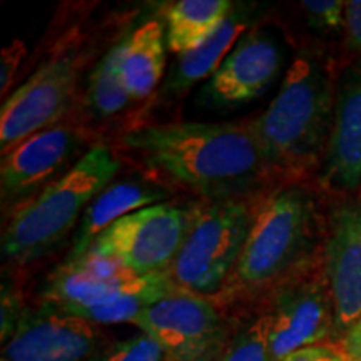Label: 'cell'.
Returning a JSON list of instances; mask_svg holds the SVG:
<instances>
[{
	"label": "cell",
	"instance_id": "obj_3",
	"mask_svg": "<svg viewBox=\"0 0 361 361\" xmlns=\"http://www.w3.org/2000/svg\"><path fill=\"white\" fill-rule=\"evenodd\" d=\"M338 75L322 52L301 51L273 102L250 121L274 183H298L322 168L335 117Z\"/></svg>",
	"mask_w": 361,
	"mask_h": 361
},
{
	"label": "cell",
	"instance_id": "obj_15",
	"mask_svg": "<svg viewBox=\"0 0 361 361\" xmlns=\"http://www.w3.org/2000/svg\"><path fill=\"white\" fill-rule=\"evenodd\" d=\"M141 278L116 259L87 252L54 271L42 291V303L61 311L96 306L123 295Z\"/></svg>",
	"mask_w": 361,
	"mask_h": 361
},
{
	"label": "cell",
	"instance_id": "obj_21",
	"mask_svg": "<svg viewBox=\"0 0 361 361\" xmlns=\"http://www.w3.org/2000/svg\"><path fill=\"white\" fill-rule=\"evenodd\" d=\"M85 87V107L96 119H112L134 102L117 71L114 45L92 67Z\"/></svg>",
	"mask_w": 361,
	"mask_h": 361
},
{
	"label": "cell",
	"instance_id": "obj_23",
	"mask_svg": "<svg viewBox=\"0 0 361 361\" xmlns=\"http://www.w3.org/2000/svg\"><path fill=\"white\" fill-rule=\"evenodd\" d=\"M87 361H168L164 350L146 333L102 345Z\"/></svg>",
	"mask_w": 361,
	"mask_h": 361
},
{
	"label": "cell",
	"instance_id": "obj_6",
	"mask_svg": "<svg viewBox=\"0 0 361 361\" xmlns=\"http://www.w3.org/2000/svg\"><path fill=\"white\" fill-rule=\"evenodd\" d=\"M92 59L79 34L71 32L54 47L37 69L2 102L0 151L71 117L85 67Z\"/></svg>",
	"mask_w": 361,
	"mask_h": 361
},
{
	"label": "cell",
	"instance_id": "obj_12",
	"mask_svg": "<svg viewBox=\"0 0 361 361\" xmlns=\"http://www.w3.org/2000/svg\"><path fill=\"white\" fill-rule=\"evenodd\" d=\"M323 273L333 310L335 338L361 318V196L331 211L323 245Z\"/></svg>",
	"mask_w": 361,
	"mask_h": 361
},
{
	"label": "cell",
	"instance_id": "obj_16",
	"mask_svg": "<svg viewBox=\"0 0 361 361\" xmlns=\"http://www.w3.org/2000/svg\"><path fill=\"white\" fill-rule=\"evenodd\" d=\"M171 188L154 176H129L112 180L97 194L80 219L64 263L82 258L96 238L116 221L144 207L169 201Z\"/></svg>",
	"mask_w": 361,
	"mask_h": 361
},
{
	"label": "cell",
	"instance_id": "obj_1",
	"mask_svg": "<svg viewBox=\"0 0 361 361\" xmlns=\"http://www.w3.org/2000/svg\"><path fill=\"white\" fill-rule=\"evenodd\" d=\"M119 144L152 176L200 201L250 200L274 183L250 121L139 124L126 130Z\"/></svg>",
	"mask_w": 361,
	"mask_h": 361
},
{
	"label": "cell",
	"instance_id": "obj_28",
	"mask_svg": "<svg viewBox=\"0 0 361 361\" xmlns=\"http://www.w3.org/2000/svg\"><path fill=\"white\" fill-rule=\"evenodd\" d=\"M345 32L348 47L353 52L361 54V0L346 2Z\"/></svg>",
	"mask_w": 361,
	"mask_h": 361
},
{
	"label": "cell",
	"instance_id": "obj_24",
	"mask_svg": "<svg viewBox=\"0 0 361 361\" xmlns=\"http://www.w3.org/2000/svg\"><path fill=\"white\" fill-rule=\"evenodd\" d=\"M306 22L318 32H336L345 29L346 2L341 0H303Z\"/></svg>",
	"mask_w": 361,
	"mask_h": 361
},
{
	"label": "cell",
	"instance_id": "obj_9",
	"mask_svg": "<svg viewBox=\"0 0 361 361\" xmlns=\"http://www.w3.org/2000/svg\"><path fill=\"white\" fill-rule=\"evenodd\" d=\"M164 350L168 361H216L233 328L214 300L176 288L133 323Z\"/></svg>",
	"mask_w": 361,
	"mask_h": 361
},
{
	"label": "cell",
	"instance_id": "obj_25",
	"mask_svg": "<svg viewBox=\"0 0 361 361\" xmlns=\"http://www.w3.org/2000/svg\"><path fill=\"white\" fill-rule=\"evenodd\" d=\"M25 57L27 45L20 39L12 40L2 49V56H0V97H2V101H6L13 92L12 85L16 82V78Z\"/></svg>",
	"mask_w": 361,
	"mask_h": 361
},
{
	"label": "cell",
	"instance_id": "obj_8",
	"mask_svg": "<svg viewBox=\"0 0 361 361\" xmlns=\"http://www.w3.org/2000/svg\"><path fill=\"white\" fill-rule=\"evenodd\" d=\"M194 211L196 201L144 207L104 229L87 252L116 259L137 276L168 273L188 236Z\"/></svg>",
	"mask_w": 361,
	"mask_h": 361
},
{
	"label": "cell",
	"instance_id": "obj_4",
	"mask_svg": "<svg viewBox=\"0 0 361 361\" xmlns=\"http://www.w3.org/2000/svg\"><path fill=\"white\" fill-rule=\"evenodd\" d=\"M121 168V157L107 144L97 142L64 178L7 218L2 231L4 263L24 268L56 250L78 229L90 202Z\"/></svg>",
	"mask_w": 361,
	"mask_h": 361
},
{
	"label": "cell",
	"instance_id": "obj_11",
	"mask_svg": "<svg viewBox=\"0 0 361 361\" xmlns=\"http://www.w3.org/2000/svg\"><path fill=\"white\" fill-rule=\"evenodd\" d=\"M284 52L274 35L250 30L238 40L200 92V104L234 109L268 92L283 71Z\"/></svg>",
	"mask_w": 361,
	"mask_h": 361
},
{
	"label": "cell",
	"instance_id": "obj_13",
	"mask_svg": "<svg viewBox=\"0 0 361 361\" xmlns=\"http://www.w3.org/2000/svg\"><path fill=\"white\" fill-rule=\"evenodd\" d=\"M102 346L97 326L40 303L2 343V361H87Z\"/></svg>",
	"mask_w": 361,
	"mask_h": 361
},
{
	"label": "cell",
	"instance_id": "obj_26",
	"mask_svg": "<svg viewBox=\"0 0 361 361\" xmlns=\"http://www.w3.org/2000/svg\"><path fill=\"white\" fill-rule=\"evenodd\" d=\"M27 308L22 305L20 293L12 284H2V343L16 331Z\"/></svg>",
	"mask_w": 361,
	"mask_h": 361
},
{
	"label": "cell",
	"instance_id": "obj_29",
	"mask_svg": "<svg viewBox=\"0 0 361 361\" xmlns=\"http://www.w3.org/2000/svg\"><path fill=\"white\" fill-rule=\"evenodd\" d=\"M340 350L348 361H361V318L350 326L340 340Z\"/></svg>",
	"mask_w": 361,
	"mask_h": 361
},
{
	"label": "cell",
	"instance_id": "obj_10",
	"mask_svg": "<svg viewBox=\"0 0 361 361\" xmlns=\"http://www.w3.org/2000/svg\"><path fill=\"white\" fill-rule=\"evenodd\" d=\"M261 314L274 361L335 338V310L323 263L274 288Z\"/></svg>",
	"mask_w": 361,
	"mask_h": 361
},
{
	"label": "cell",
	"instance_id": "obj_19",
	"mask_svg": "<svg viewBox=\"0 0 361 361\" xmlns=\"http://www.w3.org/2000/svg\"><path fill=\"white\" fill-rule=\"evenodd\" d=\"M231 0H179L168 8L166 42L171 52H191L219 29L231 13Z\"/></svg>",
	"mask_w": 361,
	"mask_h": 361
},
{
	"label": "cell",
	"instance_id": "obj_5",
	"mask_svg": "<svg viewBox=\"0 0 361 361\" xmlns=\"http://www.w3.org/2000/svg\"><path fill=\"white\" fill-rule=\"evenodd\" d=\"M258 197L196 201L191 228L168 271L176 288L211 300L221 296L245 247Z\"/></svg>",
	"mask_w": 361,
	"mask_h": 361
},
{
	"label": "cell",
	"instance_id": "obj_20",
	"mask_svg": "<svg viewBox=\"0 0 361 361\" xmlns=\"http://www.w3.org/2000/svg\"><path fill=\"white\" fill-rule=\"evenodd\" d=\"M173 290H176V286L168 273L149 274V276H142L139 279L130 290L123 293V295L112 298V300L106 301V303L66 310L62 313L84 319V322L94 324V326L119 323L133 324L135 318L149 305L161 300L162 296H166Z\"/></svg>",
	"mask_w": 361,
	"mask_h": 361
},
{
	"label": "cell",
	"instance_id": "obj_2",
	"mask_svg": "<svg viewBox=\"0 0 361 361\" xmlns=\"http://www.w3.org/2000/svg\"><path fill=\"white\" fill-rule=\"evenodd\" d=\"M326 226L314 192L301 183L278 184L256 202L250 234L219 298L268 296L274 288L323 263Z\"/></svg>",
	"mask_w": 361,
	"mask_h": 361
},
{
	"label": "cell",
	"instance_id": "obj_17",
	"mask_svg": "<svg viewBox=\"0 0 361 361\" xmlns=\"http://www.w3.org/2000/svg\"><path fill=\"white\" fill-rule=\"evenodd\" d=\"M252 19V7H234L219 29L204 44L191 52L178 56L168 79L162 84L161 101L168 102L183 97L197 82L209 79L233 51L238 40L247 32Z\"/></svg>",
	"mask_w": 361,
	"mask_h": 361
},
{
	"label": "cell",
	"instance_id": "obj_14",
	"mask_svg": "<svg viewBox=\"0 0 361 361\" xmlns=\"http://www.w3.org/2000/svg\"><path fill=\"white\" fill-rule=\"evenodd\" d=\"M322 183L340 192H361V67L338 75L333 128L322 164Z\"/></svg>",
	"mask_w": 361,
	"mask_h": 361
},
{
	"label": "cell",
	"instance_id": "obj_18",
	"mask_svg": "<svg viewBox=\"0 0 361 361\" xmlns=\"http://www.w3.org/2000/svg\"><path fill=\"white\" fill-rule=\"evenodd\" d=\"M166 27L151 19L114 44L117 71L134 101H146L159 87L166 72Z\"/></svg>",
	"mask_w": 361,
	"mask_h": 361
},
{
	"label": "cell",
	"instance_id": "obj_27",
	"mask_svg": "<svg viewBox=\"0 0 361 361\" xmlns=\"http://www.w3.org/2000/svg\"><path fill=\"white\" fill-rule=\"evenodd\" d=\"M281 361H348V360H346V356L343 355L340 346L322 343V345L306 346V348L298 350Z\"/></svg>",
	"mask_w": 361,
	"mask_h": 361
},
{
	"label": "cell",
	"instance_id": "obj_22",
	"mask_svg": "<svg viewBox=\"0 0 361 361\" xmlns=\"http://www.w3.org/2000/svg\"><path fill=\"white\" fill-rule=\"evenodd\" d=\"M216 361H274L263 314L241 319Z\"/></svg>",
	"mask_w": 361,
	"mask_h": 361
},
{
	"label": "cell",
	"instance_id": "obj_7",
	"mask_svg": "<svg viewBox=\"0 0 361 361\" xmlns=\"http://www.w3.org/2000/svg\"><path fill=\"white\" fill-rule=\"evenodd\" d=\"M94 139L92 129L71 116L29 135L2 154L0 200L4 216L11 218L51 184L64 178L96 146Z\"/></svg>",
	"mask_w": 361,
	"mask_h": 361
}]
</instances>
